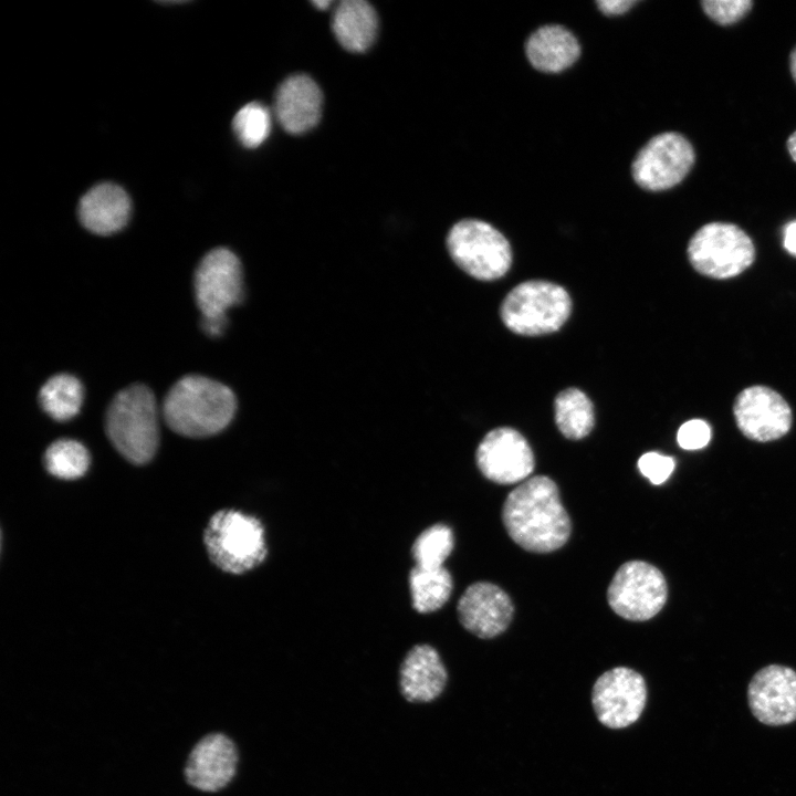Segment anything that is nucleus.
Instances as JSON below:
<instances>
[{
    "label": "nucleus",
    "mask_w": 796,
    "mask_h": 796,
    "mask_svg": "<svg viewBox=\"0 0 796 796\" xmlns=\"http://www.w3.org/2000/svg\"><path fill=\"white\" fill-rule=\"evenodd\" d=\"M502 521L509 536L532 553L561 548L572 532L556 483L546 475L524 480L506 496Z\"/></svg>",
    "instance_id": "f257e3e1"
},
{
    "label": "nucleus",
    "mask_w": 796,
    "mask_h": 796,
    "mask_svg": "<svg viewBox=\"0 0 796 796\" xmlns=\"http://www.w3.org/2000/svg\"><path fill=\"white\" fill-rule=\"evenodd\" d=\"M235 409V396L228 386L200 375L180 378L163 405L170 429L191 438L220 432L230 423Z\"/></svg>",
    "instance_id": "f03ea898"
},
{
    "label": "nucleus",
    "mask_w": 796,
    "mask_h": 796,
    "mask_svg": "<svg viewBox=\"0 0 796 796\" xmlns=\"http://www.w3.org/2000/svg\"><path fill=\"white\" fill-rule=\"evenodd\" d=\"M157 404L151 390L134 384L121 390L106 412V432L117 451L135 464L156 453L159 440Z\"/></svg>",
    "instance_id": "7ed1b4c3"
},
{
    "label": "nucleus",
    "mask_w": 796,
    "mask_h": 796,
    "mask_svg": "<svg viewBox=\"0 0 796 796\" xmlns=\"http://www.w3.org/2000/svg\"><path fill=\"white\" fill-rule=\"evenodd\" d=\"M203 541L211 562L230 574L249 572L263 563L268 555L261 521L237 510L214 513L206 527Z\"/></svg>",
    "instance_id": "20e7f679"
},
{
    "label": "nucleus",
    "mask_w": 796,
    "mask_h": 796,
    "mask_svg": "<svg viewBox=\"0 0 796 796\" xmlns=\"http://www.w3.org/2000/svg\"><path fill=\"white\" fill-rule=\"evenodd\" d=\"M572 300L567 291L553 282L525 281L509 292L500 314L515 334L536 336L557 331L569 317Z\"/></svg>",
    "instance_id": "39448f33"
},
{
    "label": "nucleus",
    "mask_w": 796,
    "mask_h": 796,
    "mask_svg": "<svg viewBox=\"0 0 796 796\" xmlns=\"http://www.w3.org/2000/svg\"><path fill=\"white\" fill-rule=\"evenodd\" d=\"M688 258L700 274L724 280L736 276L755 260L752 239L740 227L726 222H710L690 239Z\"/></svg>",
    "instance_id": "423d86ee"
},
{
    "label": "nucleus",
    "mask_w": 796,
    "mask_h": 796,
    "mask_svg": "<svg viewBox=\"0 0 796 796\" xmlns=\"http://www.w3.org/2000/svg\"><path fill=\"white\" fill-rule=\"evenodd\" d=\"M447 248L455 264L478 280L499 279L512 264L511 245L506 238L482 220L457 222L447 237Z\"/></svg>",
    "instance_id": "0eeeda50"
},
{
    "label": "nucleus",
    "mask_w": 796,
    "mask_h": 796,
    "mask_svg": "<svg viewBox=\"0 0 796 796\" xmlns=\"http://www.w3.org/2000/svg\"><path fill=\"white\" fill-rule=\"evenodd\" d=\"M648 700L641 673L629 667H614L595 680L590 690L594 714L604 727L620 731L637 723Z\"/></svg>",
    "instance_id": "6e6552de"
},
{
    "label": "nucleus",
    "mask_w": 796,
    "mask_h": 796,
    "mask_svg": "<svg viewBox=\"0 0 796 796\" xmlns=\"http://www.w3.org/2000/svg\"><path fill=\"white\" fill-rule=\"evenodd\" d=\"M667 598L668 585L663 574L645 561L624 563L607 589L610 608L631 621L651 619L663 608Z\"/></svg>",
    "instance_id": "1a4fd4ad"
},
{
    "label": "nucleus",
    "mask_w": 796,
    "mask_h": 796,
    "mask_svg": "<svg viewBox=\"0 0 796 796\" xmlns=\"http://www.w3.org/2000/svg\"><path fill=\"white\" fill-rule=\"evenodd\" d=\"M240 752L226 732L213 731L199 737L188 752L182 775L186 784L200 793L227 789L239 774Z\"/></svg>",
    "instance_id": "9d476101"
},
{
    "label": "nucleus",
    "mask_w": 796,
    "mask_h": 796,
    "mask_svg": "<svg viewBox=\"0 0 796 796\" xmlns=\"http://www.w3.org/2000/svg\"><path fill=\"white\" fill-rule=\"evenodd\" d=\"M690 142L674 132L652 137L637 154L631 172L635 181L649 191L667 190L678 185L694 164Z\"/></svg>",
    "instance_id": "9b49d317"
},
{
    "label": "nucleus",
    "mask_w": 796,
    "mask_h": 796,
    "mask_svg": "<svg viewBox=\"0 0 796 796\" xmlns=\"http://www.w3.org/2000/svg\"><path fill=\"white\" fill-rule=\"evenodd\" d=\"M195 294L202 317H227L226 312L243 300L238 256L226 248L208 252L195 273Z\"/></svg>",
    "instance_id": "f8f14e48"
},
{
    "label": "nucleus",
    "mask_w": 796,
    "mask_h": 796,
    "mask_svg": "<svg viewBox=\"0 0 796 796\" xmlns=\"http://www.w3.org/2000/svg\"><path fill=\"white\" fill-rule=\"evenodd\" d=\"M733 415L740 431L750 440L769 442L788 433L793 412L787 401L766 386H751L735 398Z\"/></svg>",
    "instance_id": "ddd939ff"
},
{
    "label": "nucleus",
    "mask_w": 796,
    "mask_h": 796,
    "mask_svg": "<svg viewBox=\"0 0 796 796\" xmlns=\"http://www.w3.org/2000/svg\"><path fill=\"white\" fill-rule=\"evenodd\" d=\"M475 460L480 472L498 484L523 482L535 465L528 442L510 427L488 432L476 449Z\"/></svg>",
    "instance_id": "4468645a"
},
{
    "label": "nucleus",
    "mask_w": 796,
    "mask_h": 796,
    "mask_svg": "<svg viewBox=\"0 0 796 796\" xmlns=\"http://www.w3.org/2000/svg\"><path fill=\"white\" fill-rule=\"evenodd\" d=\"M747 703L754 718L769 726L796 721V671L783 664L760 669L748 682Z\"/></svg>",
    "instance_id": "2eb2a0df"
},
{
    "label": "nucleus",
    "mask_w": 796,
    "mask_h": 796,
    "mask_svg": "<svg viewBox=\"0 0 796 796\" xmlns=\"http://www.w3.org/2000/svg\"><path fill=\"white\" fill-rule=\"evenodd\" d=\"M457 612L465 630L479 638L491 639L506 630L514 606L501 587L489 582H478L463 591Z\"/></svg>",
    "instance_id": "dca6fc26"
},
{
    "label": "nucleus",
    "mask_w": 796,
    "mask_h": 796,
    "mask_svg": "<svg viewBox=\"0 0 796 796\" xmlns=\"http://www.w3.org/2000/svg\"><path fill=\"white\" fill-rule=\"evenodd\" d=\"M448 683V671L439 652L430 645L412 647L399 668V690L409 703L423 704L437 700Z\"/></svg>",
    "instance_id": "f3484780"
},
{
    "label": "nucleus",
    "mask_w": 796,
    "mask_h": 796,
    "mask_svg": "<svg viewBox=\"0 0 796 796\" xmlns=\"http://www.w3.org/2000/svg\"><path fill=\"white\" fill-rule=\"evenodd\" d=\"M322 93L308 76L287 77L277 88L274 101L275 116L290 134H303L320 119Z\"/></svg>",
    "instance_id": "a211bd4d"
},
{
    "label": "nucleus",
    "mask_w": 796,
    "mask_h": 796,
    "mask_svg": "<svg viewBox=\"0 0 796 796\" xmlns=\"http://www.w3.org/2000/svg\"><path fill=\"white\" fill-rule=\"evenodd\" d=\"M130 214V199L125 190L109 182L90 189L81 199L78 217L90 231L107 235L121 230Z\"/></svg>",
    "instance_id": "6ab92c4d"
},
{
    "label": "nucleus",
    "mask_w": 796,
    "mask_h": 796,
    "mask_svg": "<svg viewBox=\"0 0 796 796\" xmlns=\"http://www.w3.org/2000/svg\"><path fill=\"white\" fill-rule=\"evenodd\" d=\"M525 52L530 63L538 71L557 73L574 64L580 46L575 35L562 25H544L526 41Z\"/></svg>",
    "instance_id": "aec40b11"
},
{
    "label": "nucleus",
    "mask_w": 796,
    "mask_h": 796,
    "mask_svg": "<svg viewBox=\"0 0 796 796\" xmlns=\"http://www.w3.org/2000/svg\"><path fill=\"white\" fill-rule=\"evenodd\" d=\"M377 25L374 8L363 0L339 2L332 20L337 41L352 52H362L370 46L376 36Z\"/></svg>",
    "instance_id": "412c9836"
},
{
    "label": "nucleus",
    "mask_w": 796,
    "mask_h": 796,
    "mask_svg": "<svg viewBox=\"0 0 796 796\" xmlns=\"http://www.w3.org/2000/svg\"><path fill=\"white\" fill-rule=\"evenodd\" d=\"M411 604L420 614L440 609L449 599L453 583L444 567L422 568L415 566L409 573Z\"/></svg>",
    "instance_id": "4be33fe9"
},
{
    "label": "nucleus",
    "mask_w": 796,
    "mask_h": 796,
    "mask_svg": "<svg viewBox=\"0 0 796 796\" xmlns=\"http://www.w3.org/2000/svg\"><path fill=\"white\" fill-rule=\"evenodd\" d=\"M555 422L564 437L579 440L586 437L595 423L594 406L578 388L561 391L554 402Z\"/></svg>",
    "instance_id": "5701e85b"
},
{
    "label": "nucleus",
    "mask_w": 796,
    "mask_h": 796,
    "mask_svg": "<svg viewBox=\"0 0 796 796\" xmlns=\"http://www.w3.org/2000/svg\"><path fill=\"white\" fill-rule=\"evenodd\" d=\"M43 410L57 421H66L77 415L83 400L81 381L70 374L51 377L39 395Z\"/></svg>",
    "instance_id": "b1692460"
},
{
    "label": "nucleus",
    "mask_w": 796,
    "mask_h": 796,
    "mask_svg": "<svg viewBox=\"0 0 796 796\" xmlns=\"http://www.w3.org/2000/svg\"><path fill=\"white\" fill-rule=\"evenodd\" d=\"M46 470L54 476L73 480L88 469L90 454L86 448L72 439H60L50 444L44 454Z\"/></svg>",
    "instance_id": "393cba45"
},
{
    "label": "nucleus",
    "mask_w": 796,
    "mask_h": 796,
    "mask_svg": "<svg viewBox=\"0 0 796 796\" xmlns=\"http://www.w3.org/2000/svg\"><path fill=\"white\" fill-rule=\"evenodd\" d=\"M454 537L452 530L442 523L429 526L422 531L411 547L416 565L422 568L443 567L444 561L453 549Z\"/></svg>",
    "instance_id": "a878e982"
},
{
    "label": "nucleus",
    "mask_w": 796,
    "mask_h": 796,
    "mask_svg": "<svg viewBox=\"0 0 796 796\" xmlns=\"http://www.w3.org/2000/svg\"><path fill=\"white\" fill-rule=\"evenodd\" d=\"M233 130L248 148L261 145L270 134L271 116L266 107L253 102L238 111L233 118Z\"/></svg>",
    "instance_id": "bb28decb"
},
{
    "label": "nucleus",
    "mask_w": 796,
    "mask_h": 796,
    "mask_svg": "<svg viewBox=\"0 0 796 796\" xmlns=\"http://www.w3.org/2000/svg\"><path fill=\"white\" fill-rule=\"evenodd\" d=\"M750 0H704V12L720 24H732L742 19L752 8Z\"/></svg>",
    "instance_id": "cd10ccee"
},
{
    "label": "nucleus",
    "mask_w": 796,
    "mask_h": 796,
    "mask_svg": "<svg viewBox=\"0 0 796 796\" xmlns=\"http://www.w3.org/2000/svg\"><path fill=\"white\" fill-rule=\"evenodd\" d=\"M675 461L672 457L651 451L638 460V469L652 484L659 485L668 480L673 472Z\"/></svg>",
    "instance_id": "c85d7f7f"
},
{
    "label": "nucleus",
    "mask_w": 796,
    "mask_h": 796,
    "mask_svg": "<svg viewBox=\"0 0 796 796\" xmlns=\"http://www.w3.org/2000/svg\"><path fill=\"white\" fill-rule=\"evenodd\" d=\"M710 439V426L701 419L684 422L677 434L679 446L685 450L701 449L709 443Z\"/></svg>",
    "instance_id": "c756f323"
},
{
    "label": "nucleus",
    "mask_w": 796,
    "mask_h": 796,
    "mask_svg": "<svg viewBox=\"0 0 796 796\" xmlns=\"http://www.w3.org/2000/svg\"><path fill=\"white\" fill-rule=\"evenodd\" d=\"M599 10L607 15H618L628 11L633 4L635 0H599L596 2Z\"/></svg>",
    "instance_id": "7c9ffc66"
},
{
    "label": "nucleus",
    "mask_w": 796,
    "mask_h": 796,
    "mask_svg": "<svg viewBox=\"0 0 796 796\" xmlns=\"http://www.w3.org/2000/svg\"><path fill=\"white\" fill-rule=\"evenodd\" d=\"M227 325V317H202L201 326L210 336H219Z\"/></svg>",
    "instance_id": "2f4dec72"
},
{
    "label": "nucleus",
    "mask_w": 796,
    "mask_h": 796,
    "mask_svg": "<svg viewBox=\"0 0 796 796\" xmlns=\"http://www.w3.org/2000/svg\"><path fill=\"white\" fill-rule=\"evenodd\" d=\"M784 247L789 254L796 256V220L785 227Z\"/></svg>",
    "instance_id": "473e14b6"
},
{
    "label": "nucleus",
    "mask_w": 796,
    "mask_h": 796,
    "mask_svg": "<svg viewBox=\"0 0 796 796\" xmlns=\"http://www.w3.org/2000/svg\"><path fill=\"white\" fill-rule=\"evenodd\" d=\"M787 148L789 151V155L792 156L793 160L796 161V132H794L788 140H787Z\"/></svg>",
    "instance_id": "72a5a7b5"
},
{
    "label": "nucleus",
    "mask_w": 796,
    "mask_h": 796,
    "mask_svg": "<svg viewBox=\"0 0 796 796\" xmlns=\"http://www.w3.org/2000/svg\"><path fill=\"white\" fill-rule=\"evenodd\" d=\"M790 72L793 75V78L796 83V48L793 50L790 54Z\"/></svg>",
    "instance_id": "f704fd0d"
},
{
    "label": "nucleus",
    "mask_w": 796,
    "mask_h": 796,
    "mask_svg": "<svg viewBox=\"0 0 796 796\" xmlns=\"http://www.w3.org/2000/svg\"><path fill=\"white\" fill-rule=\"evenodd\" d=\"M312 3L320 10H325L332 4L331 0H314Z\"/></svg>",
    "instance_id": "c9c22d12"
}]
</instances>
